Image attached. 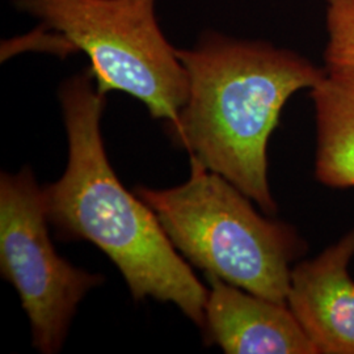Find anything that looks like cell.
<instances>
[{
	"label": "cell",
	"mask_w": 354,
	"mask_h": 354,
	"mask_svg": "<svg viewBox=\"0 0 354 354\" xmlns=\"http://www.w3.org/2000/svg\"><path fill=\"white\" fill-rule=\"evenodd\" d=\"M68 140L64 175L46 185V215L57 238L87 241L118 268L136 301L174 304L203 329L209 289L168 239L156 214L125 189L108 160L102 136L106 95L88 68L58 89Z\"/></svg>",
	"instance_id": "6da1fadb"
},
{
	"label": "cell",
	"mask_w": 354,
	"mask_h": 354,
	"mask_svg": "<svg viewBox=\"0 0 354 354\" xmlns=\"http://www.w3.org/2000/svg\"><path fill=\"white\" fill-rule=\"evenodd\" d=\"M189 77V96L165 122L174 145L225 177L273 214L268 142L286 102L326 75L307 58L263 41L205 32L192 49H177Z\"/></svg>",
	"instance_id": "7a4b0ae2"
},
{
	"label": "cell",
	"mask_w": 354,
	"mask_h": 354,
	"mask_svg": "<svg viewBox=\"0 0 354 354\" xmlns=\"http://www.w3.org/2000/svg\"><path fill=\"white\" fill-rule=\"evenodd\" d=\"M172 245L205 276L286 304L290 264L304 243L294 228L256 213L225 177L190 159L187 183L171 189L137 187Z\"/></svg>",
	"instance_id": "3957f363"
},
{
	"label": "cell",
	"mask_w": 354,
	"mask_h": 354,
	"mask_svg": "<svg viewBox=\"0 0 354 354\" xmlns=\"http://www.w3.org/2000/svg\"><path fill=\"white\" fill-rule=\"evenodd\" d=\"M15 8L57 32L70 51L89 58L106 95L140 100L152 118L175 121L189 96V77L156 19V0H13Z\"/></svg>",
	"instance_id": "277c9868"
},
{
	"label": "cell",
	"mask_w": 354,
	"mask_h": 354,
	"mask_svg": "<svg viewBox=\"0 0 354 354\" xmlns=\"http://www.w3.org/2000/svg\"><path fill=\"white\" fill-rule=\"evenodd\" d=\"M44 190L29 167L0 176V273L17 291L38 352L58 353L77 306L102 274L70 264L49 234Z\"/></svg>",
	"instance_id": "5b68a950"
},
{
	"label": "cell",
	"mask_w": 354,
	"mask_h": 354,
	"mask_svg": "<svg viewBox=\"0 0 354 354\" xmlns=\"http://www.w3.org/2000/svg\"><path fill=\"white\" fill-rule=\"evenodd\" d=\"M354 231L291 269L286 304L320 354H354Z\"/></svg>",
	"instance_id": "8992f818"
},
{
	"label": "cell",
	"mask_w": 354,
	"mask_h": 354,
	"mask_svg": "<svg viewBox=\"0 0 354 354\" xmlns=\"http://www.w3.org/2000/svg\"><path fill=\"white\" fill-rule=\"evenodd\" d=\"M210 289L203 330L206 344L228 354H319L288 304L206 277Z\"/></svg>",
	"instance_id": "52a82bcc"
},
{
	"label": "cell",
	"mask_w": 354,
	"mask_h": 354,
	"mask_svg": "<svg viewBox=\"0 0 354 354\" xmlns=\"http://www.w3.org/2000/svg\"><path fill=\"white\" fill-rule=\"evenodd\" d=\"M317 127V180L333 188L354 187V70L327 67L311 89Z\"/></svg>",
	"instance_id": "ba28073f"
},
{
	"label": "cell",
	"mask_w": 354,
	"mask_h": 354,
	"mask_svg": "<svg viewBox=\"0 0 354 354\" xmlns=\"http://www.w3.org/2000/svg\"><path fill=\"white\" fill-rule=\"evenodd\" d=\"M327 67L354 70V0H328Z\"/></svg>",
	"instance_id": "9c48e42d"
}]
</instances>
